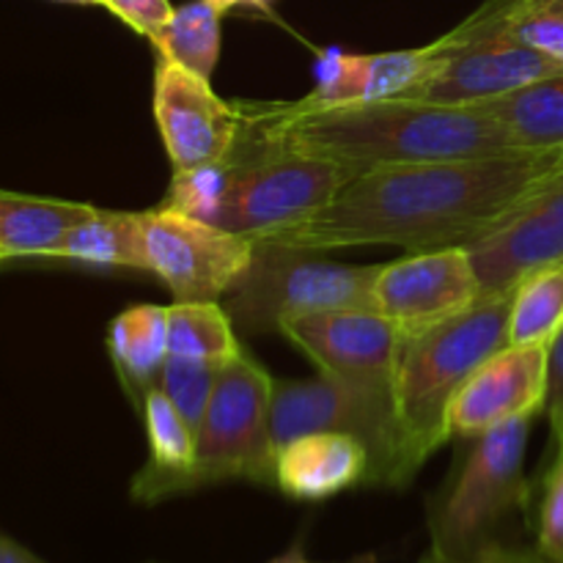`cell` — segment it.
<instances>
[{"label": "cell", "mask_w": 563, "mask_h": 563, "mask_svg": "<svg viewBox=\"0 0 563 563\" xmlns=\"http://www.w3.org/2000/svg\"><path fill=\"white\" fill-rule=\"evenodd\" d=\"M531 416L515 418L478 434L454 482L429 506L432 553L460 559L495 542L500 522L531 500L526 462Z\"/></svg>", "instance_id": "7"}, {"label": "cell", "mask_w": 563, "mask_h": 563, "mask_svg": "<svg viewBox=\"0 0 563 563\" xmlns=\"http://www.w3.org/2000/svg\"><path fill=\"white\" fill-rule=\"evenodd\" d=\"M108 352L126 396L141 407L168 357V306H135L110 322Z\"/></svg>", "instance_id": "21"}, {"label": "cell", "mask_w": 563, "mask_h": 563, "mask_svg": "<svg viewBox=\"0 0 563 563\" xmlns=\"http://www.w3.org/2000/svg\"><path fill=\"white\" fill-rule=\"evenodd\" d=\"M418 563H559V561L544 555L539 548H509V544H500L498 539H495V542L482 544V548H476L467 555H460V559H443V555L429 550V553Z\"/></svg>", "instance_id": "31"}, {"label": "cell", "mask_w": 563, "mask_h": 563, "mask_svg": "<svg viewBox=\"0 0 563 563\" xmlns=\"http://www.w3.org/2000/svg\"><path fill=\"white\" fill-rule=\"evenodd\" d=\"M550 423H553V434H555V443H559V454H563V401L555 407L553 412H548Z\"/></svg>", "instance_id": "36"}, {"label": "cell", "mask_w": 563, "mask_h": 563, "mask_svg": "<svg viewBox=\"0 0 563 563\" xmlns=\"http://www.w3.org/2000/svg\"><path fill=\"white\" fill-rule=\"evenodd\" d=\"M273 385L253 355L225 363L212 399L196 427L198 487L253 482L273 487L275 454L269 445Z\"/></svg>", "instance_id": "9"}, {"label": "cell", "mask_w": 563, "mask_h": 563, "mask_svg": "<svg viewBox=\"0 0 563 563\" xmlns=\"http://www.w3.org/2000/svg\"><path fill=\"white\" fill-rule=\"evenodd\" d=\"M253 242L251 267L223 297L225 313L242 333L280 330L286 319L306 313L372 308L383 264H339L319 258V251Z\"/></svg>", "instance_id": "5"}, {"label": "cell", "mask_w": 563, "mask_h": 563, "mask_svg": "<svg viewBox=\"0 0 563 563\" xmlns=\"http://www.w3.org/2000/svg\"><path fill=\"white\" fill-rule=\"evenodd\" d=\"M550 346H504L471 374L449 407L451 438H473L548 405Z\"/></svg>", "instance_id": "15"}, {"label": "cell", "mask_w": 563, "mask_h": 563, "mask_svg": "<svg viewBox=\"0 0 563 563\" xmlns=\"http://www.w3.org/2000/svg\"><path fill=\"white\" fill-rule=\"evenodd\" d=\"M350 434L372 456L366 487L401 489L416 478L396 421L394 390L368 388L319 374L317 379H275L269 407L273 454L302 434Z\"/></svg>", "instance_id": "4"}, {"label": "cell", "mask_w": 563, "mask_h": 563, "mask_svg": "<svg viewBox=\"0 0 563 563\" xmlns=\"http://www.w3.org/2000/svg\"><path fill=\"white\" fill-rule=\"evenodd\" d=\"M146 427L148 462L132 478L130 495L141 504H159L174 495L192 493L198 487L196 473V429L174 407L159 388H148L141 401Z\"/></svg>", "instance_id": "18"}, {"label": "cell", "mask_w": 563, "mask_h": 563, "mask_svg": "<svg viewBox=\"0 0 563 563\" xmlns=\"http://www.w3.org/2000/svg\"><path fill=\"white\" fill-rule=\"evenodd\" d=\"M58 3H77V5H102V0H58Z\"/></svg>", "instance_id": "37"}, {"label": "cell", "mask_w": 563, "mask_h": 563, "mask_svg": "<svg viewBox=\"0 0 563 563\" xmlns=\"http://www.w3.org/2000/svg\"><path fill=\"white\" fill-rule=\"evenodd\" d=\"M93 212L88 203L0 190V253L5 258H53L66 231Z\"/></svg>", "instance_id": "20"}, {"label": "cell", "mask_w": 563, "mask_h": 563, "mask_svg": "<svg viewBox=\"0 0 563 563\" xmlns=\"http://www.w3.org/2000/svg\"><path fill=\"white\" fill-rule=\"evenodd\" d=\"M102 5L148 42L163 31L165 22L174 14V5L168 0H102Z\"/></svg>", "instance_id": "30"}, {"label": "cell", "mask_w": 563, "mask_h": 563, "mask_svg": "<svg viewBox=\"0 0 563 563\" xmlns=\"http://www.w3.org/2000/svg\"><path fill=\"white\" fill-rule=\"evenodd\" d=\"M482 300L465 247L410 253L379 267L372 308L388 319L401 344L451 322Z\"/></svg>", "instance_id": "11"}, {"label": "cell", "mask_w": 563, "mask_h": 563, "mask_svg": "<svg viewBox=\"0 0 563 563\" xmlns=\"http://www.w3.org/2000/svg\"><path fill=\"white\" fill-rule=\"evenodd\" d=\"M511 295L484 297L451 322L407 341L394 372V407L412 471L451 438L449 407L487 357L509 346Z\"/></svg>", "instance_id": "3"}, {"label": "cell", "mask_w": 563, "mask_h": 563, "mask_svg": "<svg viewBox=\"0 0 563 563\" xmlns=\"http://www.w3.org/2000/svg\"><path fill=\"white\" fill-rule=\"evenodd\" d=\"M280 333L328 377L368 388H394L401 341L394 324L372 308L306 313L286 319Z\"/></svg>", "instance_id": "13"}, {"label": "cell", "mask_w": 563, "mask_h": 563, "mask_svg": "<svg viewBox=\"0 0 563 563\" xmlns=\"http://www.w3.org/2000/svg\"><path fill=\"white\" fill-rule=\"evenodd\" d=\"M0 262H5V256H3V253H0Z\"/></svg>", "instance_id": "38"}, {"label": "cell", "mask_w": 563, "mask_h": 563, "mask_svg": "<svg viewBox=\"0 0 563 563\" xmlns=\"http://www.w3.org/2000/svg\"><path fill=\"white\" fill-rule=\"evenodd\" d=\"M434 64V42L418 49H396V53L346 55L341 49H328L319 55L317 88L300 104H346L374 102V99L401 97L416 86Z\"/></svg>", "instance_id": "17"}, {"label": "cell", "mask_w": 563, "mask_h": 563, "mask_svg": "<svg viewBox=\"0 0 563 563\" xmlns=\"http://www.w3.org/2000/svg\"><path fill=\"white\" fill-rule=\"evenodd\" d=\"M559 170L563 152H509L368 170L311 218L258 240L319 253L357 245H401L410 253L465 247Z\"/></svg>", "instance_id": "1"}, {"label": "cell", "mask_w": 563, "mask_h": 563, "mask_svg": "<svg viewBox=\"0 0 563 563\" xmlns=\"http://www.w3.org/2000/svg\"><path fill=\"white\" fill-rule=\"evenodd\" d=\"M53 258L146 273L137 212H102V209H97L91 218L66 231V236L55 247Z\"/></svg>", "instance_id": "22"}, {"label": "cell", "mask_w": 563, "mask_h": 563, "mask_svg": "<svg viewBox=\"0 0 563 563\" xmlns=\"http://www.w3.org/2000/svg\"><path fill=\"white\" fill-rule=\"evenodd\" d=\"M168 352L225 366L245 355L236 328L218 302H174L168 306Z\"/></svg>", "instance_id": "24"}, {"label": "cell", "mask_w": 563, "mask_h": 563, "mask_svg": "<svg viewBox=\"0 0 563 563\" xmlns=\"http://www.w3.org/2000/svg\"><path fill=\"white\" fill-rule=\"evenodd\" d=\"M220 20L223 11L214 9L209 0H190L174 9L163 31L152 38L157 58L174 60L203 80H212V71L220 60V36H223Z\"/></svg>", "instance_id": "23"}, {"label": "cell", "mask_w": 563, "mask_h": 563, "mask_svg": "<svg viewBox=\"0 0 563 563\" xmlns=\"http://www.w3.org/2000/svg\"><path fill=\"white\" fill-rule=\"evenodd\" d=\"M209 3L214 5L218 11H229V9H236V5H253V9H267L273 0H209Z\"/></svg>", "instance_id": "34"}, {"label": "cell", "mask_w": 563, "mask_h": 563, "mask_svg": "<svg viewBox=\"0 0 563 563\" xmlns=\"http://www.w3.org/2000/svg\"><path fill=\"white\" fill-rule=\"evenodd\" d=\"M352 179V170L330 159L269 146L242 126L240 141L231 148V174L214 225L258 240L311 218Z\"/></svg>", "instance_id": "6"}, {"label": "cell", "mask_w": 563, "mask_h": 563, "mask_svg": "<svg viewBox=\"0 0 563 563\" xmlns=\"http://www.w3.org/2000/svg\"><path fill=\"white\" fill-rule=\"evenodd\" d=\"M146 273L163 280L176 302H218L234 289L253 262L251 236L157 207L137 212Z\"/></svg>", "instance_id": "10"}, {"label": "cell", "mask_w": 563, "mask_h": 563, "mask_svg": "<svg viewBox=\"0 0 563 563\" xmlns=\"http://www.w3.org/2000/svg\"><path fill=\"white\" fill-rule=\"evenodd\" d=\"M559 71H563V66L506 31L498 3L489 0L460 27L434 42L432 69L399 99L478 104Z\"/></svg>", "instance_id": "8"}, {"label": "cell", "mask_w": 563, "mask_h": 563, "mask_svg": "<svg viewBox=\"0 0 563 563\" xmlns=\"http://www.w3.org/2000/svg\"><path fill=\"white\" fill-rule=\"evenodd\" d=\"M563 328V262L528 275L511 295L509 346H550Z\"/></svg>", "instance_id": "25"}, {"label": "cell", "mask_w": 563, "mask_h": 563, "mask_svg": "<svg viewBox=\"0 0 563 563\" xmlns=\"http://www.w3.org/2000/svg\"><path fill=\"white\" fill-rule=\"evenodd\" d=\"M372 456L350 434L313 432L275 451L273 487L291 500H328L352 487H366Z\"/></svg>", "instance_id": "16"}, {"label": "cell", "mask_w": 563, "mask_h": 563, "mask_svg": "<svg viewBox=\"0 0 563 563\" xmlns=\"http://www.w3.org/2000/svg\"><path fill=\"white\" fill-rule=\"evenodd\" d=\"M537 548L563 563V454L555 456L542 484L537 506Z\"/></svg>", "instance_id": "29"}, {"label": "cell", "mask_w": 563, "mask_h": 563, "mask_svg": "<svg viewBox=\"0 0 563 563\" xmlns=\"http://www.w3.org/2000/svg\"><path fill=\"white\" fill-rule=\"evenodd\" d=\"M465 251L482 300L509 295L531 273L563 262V170L528 192Z\"/></svg>", "instance_id": "12"}, {"label": "cell", "mask_w": 563, "mask_h": 563, "mask_svg": "<svg viewBox=\"0 0 563 563\" xmlns=\"http://www.w3.org/2000/svg\"><path fill=\"white\" fill-rule=\"evenodd\" d=\"M563 401V328L559 330L548 350V405L544 410L553 412Z\"/></svg>", "instance_id": "32"}, {"label": "cell", "mask_w": 563, "mask_h": 563, "mask_svg": "<svg viewBox=\"0 0 563 563\" xmlns=\"http://www.w3.org/2000/svg\"><path fill=\"white\" fill-rule=\"evenodd\" d=\"M267 563H317V561L308 559L306 550H302L300 544H291V548L286 550V553L275 555V559H273V561H267Z\"/></svg>", "instance_id": "35"}, {"label": "cell", "mask_w": 563, "mask_h": 563, "mask_svg": "<svg viewBox=\"0 0 563 563\" xmlns=\"http://www.w3.org/2000/svg\"><path fill=\"white\" fill-rule=\"evenodd\" d=\"M0 563H44L42 559L25 550L22 544H16L14 539H9L5 533H0Z\"/></svg>", "instance_id": "33"}, {"label": "cell", "mask_w": 563, "mask_h": 563, "mask_svg": "<svg viewBox=\"0 0 563 563\" xmlns=\"http://www.w3.org/2000/svg\"><path fill=\"white\" fill-rule=\"evenodd\" d=\"M229 174H231V154L229 157L212 159V163L196 165V168L174 170L168 198H165L163 203L165 207H174L179 209V212L192 214V218L207 220V223L214 225Z\"/></svg>", "instance_id": "28"}, {"label": "cell", "mask_w": 563, "mask_h": 563, "mask_svg": "<svg viewBox=\"0 0 563 563\" xmlns=\"http://www.w3.org/2000/svg\"><path fill=\"white\" fill-rule=\"evenodd\" d=\"M152 108L174 170L229 157L240 141V108L223 102L209 80L174 60L157 58Z\"/></svg>", "instance_id": "14"}, {"label": "cell", "mask_w": 563, "mask_h": 563, "mask_svg": "<svg viewBox=\"0 0 563 563\" xmlns=\"http://www.w3.org/2000/svg\"><path fill=\"white\" fill-rule=\"evenodd\" d=\"M511 152H563V71L478 102Z\"/></svg>", "instance_id": "19"}, {"label": "cell", "mask_w": 563, "mask_h": 563, "mask_svg": "<svg viewBox=\"0 0 563 563\" xmlns=\"http://www.w3.org/2000/svg\"><path fill=\"white\" fill-rule=\"evenodd\" d=\"M506 31L563 66V0H495Z\"/></svg>", "instance_id": "26"}, {"label": "cell", "mask_w": 563, "mask_h": 563, "mask_svg": "<svg viewBox=\"0 0 563 563\" xmlns=\"http://www.w3.org/2000/svg\"><path fill=\"white\" fill-rule=\"evenodd\" d=\"M220 372H223V366H218V363L196 361V357L185 355H170L168 352L154 388L163 390V394L174 401L176 410L187 418V423L196 429L203 410H207L209 399H212V390Z\"/></svg>", "instance_id": "27"}, {"label": "cell", "mask_w": 563, "mask_h": 563, "mask_svg": "<svg viewBox=\"0 0 563 563\" xmlns=\"http://www.w3.org/2000/svg\"><path fill=\"white\" fill-rule=\"evenodd\" d=\"M240 115L242 126L262 143L330 159L355 176L511 152L500 126L476 104L394 97L346 104H245Z\"/></svg>", "instance_id": "2"}]
</instances>
